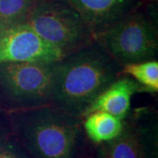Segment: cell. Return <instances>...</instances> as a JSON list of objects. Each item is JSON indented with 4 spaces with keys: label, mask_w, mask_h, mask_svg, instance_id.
Returning a JSON list of instances; mask_svg holds the SVG:
<instances>
[{
    "label": "cell",
    "mask_w": 158,
    "mask_h": 158,
    "mask_svg": "<svg viewBox=\"0 0 158 158\" xmlns=\"http://www.w3.org/2000/svg\"><path fill=\"white\" fill-rule=\"evenodd\" d=\"M38 0H0V32L25 23Z\"/></svg>",
    "instance_id": "7c38bea8"
},
{
    "label": "cell",
    "mask_w": 158,
    "mask_h": 158,
    "mask_svg": "<svg viewBox=\"0 0 158 158\" xmlns=\"http://www.w3.org/2000/svg\"><path fill=\"white\" fill-rule=\"evenodd\" d=\"M149 1H156V0H149Z\"/></svg>",
    "instance_id": "2e32d148"
},
{
    "label": "cell",
    "mask_w": 158,
    "mask_h": 158,
    "mask_svg": "<svg viewBox=\"0 0 158 158\" xmlns=\"http://www.w3.org/2000/svg\"><path fill=\"white\" fill-rule=\"evenodd\" d=\"M64 56L40 37L27 23H21L0 32V62L54 63Z\"/></svg>",
    "instance_id": "8992f818"
},
{
    "label": "cell",
    "mask_w": 158,
    "mask_h": 158,
    "mask_svg": "<svg viewBox=\"0 0 158 158\" xmlns=\"http://www.w3.org/2000/svg\"><path fill=\"white\" fill-rule=\"evenodd\" d=\"M98 148L103 158H146L135 130L127 118L124 119L122 132L116 138Z\"/></svg>",
    "instance_id": "8fae6325"
},
{
    "label": "cell",
    "mask_w": 158,
    "mask_h": 158,
    "mask_svg": "<svg viewBox=\"0 0 158 158\" xmlns=\"http://www.w3.org/2000/svg\"><path fill=\"white\" fill-rule=\"evenodd\" d=\"M6 113L31 158H85L86 135L81 118L50 104Z\"/></svg>",
    "instance_id": "7a4b0ae2"
},
{
    "label": "cell",
    "mask_w": 158,
    "mask_h": 158,
    "mask_svg": "<svg viewBox=\"0 0 158 158\" xmlns=\"http://www.w3.org/2000/svg\"><path fill=\"white\" fill-rule=\"evenodd\" d=\"M55 63L0 62V110L49 105Z\"/></svg>",
    "instance_id": "5b68a950"
},
{
    "label": "cell",
    "mask_w": 158,
    "mask_h": 158,
    "mask_svg": "<svg viewBox=\"0 0 158 158\" xmlns=\"http://www.w3.org/2000/svg\"><path fill=\"white\" fill-rule=\"evenodd\" d=\"M130 120L146 158H157V112L151 107H139L130 111Z\"/></svg>",
    "instance_id": "9c48e42d"
},
{
    "label": "cell",
    "mask_w": 158,
    "mask_h": 158,
    "mask_svg": "<svg viewBox=\"0 0 158 158\" xmlns=\"http://www.w3.org/2000/svg\"><path fill=\"white\" fill-rule=\"evenodd\" d=\"M122 74L129 76L144 87L148 93L158 91V61H148L127 64L122 69Z\"/></svg>",
    "instance_id": "4fadbf2b"
},
{
    "label": "cell",
    "mask_w": 158,
    "mask_h": 158,
    "mask_svg": "<svg viewBox=\"0 0 158 158\" xmlns=\"http://www.w3.org/2000/svg\"><path fill=\"white\" fill-rule=\"evenodd\" d=\"M122 69L94 39L55 63L50 105L83 119L93 101L122 75Z\"/></svg>",
    "instance_id": "6da1fadb"
},
{
    "label": "cell",
    "mask_w": 158,
    "mask_h": 158,
    "mask_svg": "<svg viewBox=\"0 0 158 158\" xmlns=\"http://www.w3.org/2000/svg\"><path fill=\"white\" fill-rule=\"evenodd\" d=\"M138 92L147 90L135 79L122 74L93 101L84 118L94 112H105L125 119L131 111V99Z\"/></svg>",
    "instance_id": "ba28073f"
},
{
    "label": "cell",
    "mask_w": 158,
    "mask_h": 158,
    "mask_svg": "<svg viewBox=\"0 0 158 158\" xmlns=\"http://www.w3.org/2000/svg\"><path fill=\"white\" fill-rule=\"evenodd\" d=\"M77 10L93 36L136 11L143 0H68Z\"/></svg>",
    "instance_id": "52a82bcc"
},
{
    "label": "cell",
    "mask_w": 158,
    "mask_h": 158,
    "mask_svg": "<svg viewBox=\"0 0 158 158\" xmlns=\"http://www.w3.org/2000/svg\"><path fill=\"white\" fill-rule=\"evenodd\" d=\"M86 137L99 145L112 141L122 132L124 119L105 112H94L82 119Z\"/></svg>",
    "instance_id": "30bf717a"
},
{
    "label": "cell",
    "mask_w": 158,
    "mask_h": 158,
    "mask_svg": "<svg viewBox=\"0 0 158 158\" xmlns=\"http://www.w3.org/2000/svg\"><path fill=\"white\" fill-rule=\"evenodd\" d=\"M5 121L0 131V158H31L12 132L7 113Z\"/></svg>",
    "instance_id": "5bb4252c"
},
{
    "label": "cell",
    "mask_w": 158,
    "mask_h": 158,
    "mask_svg": "<svg viewBox=\"0 0 158 158\" xmlns=\"http://www.w3.org/2000/svg\"><path fill=\"white\" fill-rule=\"evenodd\" d=\"M26 23L64 56L94 40L84 19L68 0H38Z\"/></svg>",
    "instance_id": "277c9868"
},
{
    "label": "cell",
    "mask_w": 158,
    "mask_h": 158,
    "mask_svg": "<svg viewBox=\"0 0 158 158\" xmlns=\"http://www.w3.org/2000/svg\"><path fill=\"white\" fill-rule=\"evenodd\" d=\"M90 158H103V156H102V155H101V153H100L99 149H98V148H97L95 155H94V156H91V157H90Z\"/></svg>",
    "instance_id": "9a60e30c"
},
{
    "label": "cell",
    "mask_w": 158,
    "mask_h": 158,
    "mask_svg": "<svg viewBox=\"0 0 158 158\" xmlns=\"http://www.w3.org/2000/svg\"><path fill=\"white\" fill-rule=\"evenodd\" d=\"M154 4L138 8L94 37L121 67L157 60V11Z\"/></svg>",
    "instance_id": "3957f363"
}]
</instances>
